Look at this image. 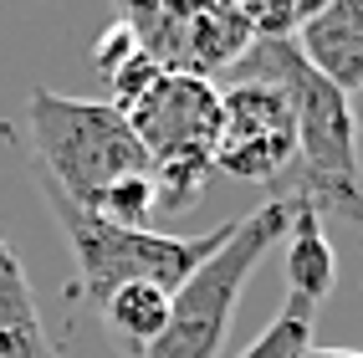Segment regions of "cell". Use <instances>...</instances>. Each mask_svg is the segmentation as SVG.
I'll return each mask as SVG.
<instances>
[{"label": "cell", "mask_w": 363, "mask_h": 358, "mask_svg": "<svg viewBox=\"0 0 363 358\" xmlns=\"http://www.w3.org/2000/svg\"><path fill=\"white\" fill-rule=\"evenodd\" d=\"M235 82L281 87L297 118V195L318 215H348L363 225V174H358V128L353 103L323 82L297 52L292 36H256L235 57Z\"/></svg>", "instance_id": "obj_1"}, {"label": "cell", "mask_w": 363, "mask_h": 358, "mask_svg": "<svg viewBox=\"0 0 363 358\" xmlns=\"http://www.w3.org/2000/svg\"><path fill=\"white\" fill-rule=\"evenodd\" d=\"M36 184L46 205H52L57 225L72 246V267H77V281H82V297L92 307H103L118 286L128 281H154L164 292H174L184 276H195L205 261L225 246V235L235 230V220H220L205 235H164V230H128V225H113V220H98L92 210L72 205L62 189L36 169Z\"/></svg>", "instance_id": "obj_2"}, {"label": "cell", "mask_w": 363, "mask_h": 358, "mask_svg": "<svg viewBox=\"0 0 363 358\" xmlns=\"http://www.w3.org/2000/svg\"><path fill=\"white\" fill-rule=\"evenodd\" d=\"M286 220H292V195L266 200L261 210L240 215L225 246L169 292V323L143 358H220L240 292H246L251 272L266 261V251L286 235Z\"/></svg>", "instance_id": "obj_3"}, {"label": "cell", "mask_w": 363, "mask_h": 358, "mask_svg": "<svg viewBox=\"0 0 363 358\" xmlns=\"http://www.w3.org/2000/svg\"><path fill=\"white\" fill-rule=\"evenodd\" d=\"M26 118H31V143H36V169L72 205H87L98 189H108L123 174H154L143 143L133 138L128 118L113 103L36 87L26 103Z\"/></svg>", "instance_id": "obj_4"}, {"label": "cell", "mask_w": 363, "mask_h": 358, "mask_svg": "<svg viewBox=\"0 0 363 358\" xmlns=\"http://www.w3.org/2000/svg\"><path fill=\"white\" fill-rule=\"evenodd\" d=\"M154 164L159 200L184 210L215 174V133H220V87L195 72H159L133 103L118 108Z\"/></svg>", "instance_id": "obj_5"}, {"label": "cell", "mask_w": 363, "mask_h": 358, "mask_svg": "<svg viewBox=\"0 0 363 358\" xmlns=\"http://www.w3.org/2000/svg\"><path fill=\"white\" fill-rule=\"evenodd\" d=\"M297 164V118L281 87L230 82L220 92L215 169L240 184H272Z\"/></svg>", "instance_id": "obj_6"}, {"label": "cell", "mask_w": 363, "mask_h": 358, "mask_svg": "<svg viewBox=\"0 0 363 358\" xmlns=\"http://www.w3.org/2000/svg\"><path fill=\"white\" fill-rule=\"evenodd\" d=\"M292 41L302 62L343 98L363 92V0H328L312 21L297 26Z\"/></svg>", "instance_id": "obj_7"}, {"label": "cell", "mask_w": 363, "mask_h": 358, "mask_svg": "<svg viewBox=\"0 0 363 358\" xmlns=\"http://www.w3.org/2000/svg\"><path fill=\"white\" fill-rule=\"evenodd\" d=\"M337 281V256L323 230V215L302 195H292V220H286V297L307 307H323Z\"/></svg>", "instance_id": "obj_8"}, {"label": "cell", "mask_w": 363, "mask_h": 358, "mask_svg": "<svg viewBox=\"0 0 363 358\" xmlns=\"http://www.w3.org/2000/svg\"><path fill=\"white\" fill-rule=\"evenodd\" d=\"M0 358H62L57 343L46 338L26 267L16 261L6 235H0Z\"/></svg>", "instance_id": "obj_9"}, {"label": "cell", "mask_w": 363, "mask_h": 358, "mask_svg": "<svg viewBox=\"0 0 363 358\" xmlns=\"http://www.w3.org/2000/svg\"><path fill=\"white\" fill-rule=\"evenodd\" d=\"M98 313L113 332V343L128 348L133 358H143L154 348V338L164 332V323H169V292L154 286V281H128V286H118Z\"/></svg>", "instance_id": "obj_10"}, {"label": "cell", "mask_w": 363, "mask_h": 358, "mask_svg": "<svg viewBox=\"0 0 363 358\" xmlns=\"http://www.w3.org/2000/svg\"><path fill=\"white\" fill-rule=\"evenodd\" d=\"M312 323H318V307L286 297V307L256 332V343H246L235 358H307L318 348L312 343Z\"/></svg>", "instance_id": "obj_11"}, {"label": "cell", "mask_w": 363, "mask_h": 358, "mask_svg": "<svg viewBox=\"0 0 363 358\" xmlns=\"http://www.w3.org/2000/svg\"><path fill=\"white\" fill-rule=\"evenodd\" d=\"M82 210H92L98 220H113V225H128V230H143V220H154L159 210V189H154V174H123L113 179L108 189H98Z\"/></svg>", "instance_id": "obj_12"}, {"label": "cell", "mask_w": 363, "mask_h": 358, "mask_svg": "<svg viewBox=\"0 0 363 358\" xmlns=\"http://www.w3.org/2000/svg\"><path fill=\"white\" fill-rule=\"evenodd\" d=\"M235 16L251 26V36H297V21L286 0H230Z\"/></svg>", "instance_id": "obj_13"}, {"label": "cell", "mask_w": 363, "mask_h": 358, "mask_svg": "<svg viewBox=\"0 0 363 358\" xmlns=\"http://www.w3.org/2000/svg\"><path fill=\"white\" fill-rule=\"evenodd\" d=\"M133 52H143V46H138V36H133V26H128V21H113V26H108V36L98 41V72L113 82V77H118V67H123Z\"/></svg>", "instance_id": "obj_14"}, {"label": "cell", "mask_w": 363, "mask_h": 358, "mask_svg": "<svg viewBox=\"0 0 363 358\" xmlns=\"http://www.w3.org/2000/svg\"><path fill=\"white\" fill-rule=\"evenodd\" d=\"M323 6H328V0H286V11H292V21H297V26H302V21H312Z\"/></svg>", "instance_id": "obj_15"}, {"label": "cell", "mask_w": 363, "mask_h": 358, "mask_svg": "<svg viewBox=\"0 0 363 358\" xmlns=\"http://www.w3.org/2000/svg\"><path fill=\"white\" fill-rule=\"evenodd\" d=\"M307 358H363V348H312Z\"/></svg>", "instance_id": "obj_16"}, {"label": "cell", "mask_w": 363, "mask_h": 358, "mask_svg": "<svg viewBox=\"0 0 363 358\" xmlns=\"http://www.w3.org/2000/svg\"><path fill=\"white\" fill-rule=\"evenodd\" d=\"M353 103V128H358V138H363V92H358V98H348Z\"/></svg>", "instance_id": "obj_17"}]
</instances>
